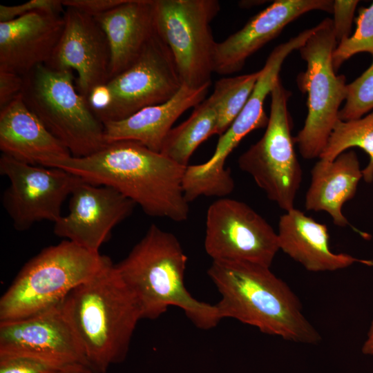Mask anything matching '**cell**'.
<instances>
[{
  "instance_id": "cell-18",
  "label": "cell",
  "mask_w": 373,
  "mask_h": 373,
  "mask_svg": "<svg viewBox=\"0 0 373 373\" xmlns=\"http://www.w3.org/2000/svg\"><path fill=\"white\" fill-rule=\"evenodd\" d=\"M0 149L18 161L46 167L72 156L28 108L21 93L0 109Z\"/></svg>"
},
{
  "instance_id": "cell-13",
  "label": "cell",
  "mask_w": 373,
  "mask_h": 373,
  "mask_svg": "<svg viewBox=\"0 0 373 373\" xmlns=\"http://www.w3.org/2000/svg\"><path fill=\"white\" fill-rule=\"evenodd\" d=\"M136 204L116 189L82 179L74 187L68 212L54 223L53 232L93 252L127 218Z\"/></svg>"
},
{
  "instance_id": "cell-35",
  "label": "cell",
  "mask_w": 373,
  "mask_h": 373,
  "mask_svg": "<svg viewBox=\"0 0 373 373\" xmlns=\"http://www.w3.org/2000/svg\"><path fill=\"white\" fill-rule=\"evenodd\" d=\"M58 373H93L87 366L83 365H70Z\"/></svg>"
},
{
  "instance_id": "cell-10",
  "label": "cell",
  "mask_w": 373,
  "mask_h": 373,
  "mask_svg": "<svg viewBox=\"0 0 373 373\" xmlns=\"http://www.w3.org/2000/svg\"><path fill=\"white\" fill-rule=\"evenodd\" d=\"M0 173L10 180L1 198L17 231L29 229L36 222H55L61 206L82 180L56 167L32 165L1 154Z\"/></svg>"
},
{
  "instance_id": "cell-11",
  "label": "cell",
  "mask_w": 373,
  "mask_h": 373,
  "mask_svg": "<svg viewBox=\"0 0 373 373\" xmlns=\"http://www.w3.org/2000/svg\"><path fill=\"white\" fill-rule=\"evenodd\" d=\"M204 249L213 260L270 267L280 250L277 232L246 203L220 198L208 208Z\"/></svg>"
},
{
  "instance_id": "cell-3",
  "label": "cell",
  "mask_w": 373,
  "mask_h": 373,
  "mask_svg": "<svg viewBox=\"0 0 373 373\" xmlns=\"http://www.w3.org/2000/svg\"><path fill=\"white\" fill-rule=\"evenodd\" d=\"M93 373L123 361L139 321L138 304L110 261L60 305Z\"/></svg>"
},
{
  "instance_id": "cell-14",
  "label": "cell",
  "mask_w": 373,
  "mask_h": 373,
  "mask_svg": "<svg viewBox=\"0 0 373 373\" xmlns=\"http://www.w3.org/2000/svg\"><path fill=\"white\" fill-rule=\"evenodd\" d=\"M63 15L62 35L45 65L57 70H75L77 90L87 99L95 86L109 81L108 42L93 17L70 7Z\"/></svg>"
},
{
  "instance_id": "cell-31",
  "label": "cell",
  "mask_w": 373,
  "mask_h": 373,
  "mask_svg": "<svg viewBox=\"0 0 373 373\" xmlns=\"http://www.w3.org/2000/svg\"><path fill=\"white\" fill-rule=\"evenodd\" d=\"M23 77L14 73L0 70V109L21 93Z\"/></svg>"
},
{
  "instance_id": "cell-15",
  "label": "cell",
  "mask_w": 373,
  "mask_h": 373,
  "mask_svg": "<svg viewBox=\"0 0 373 373\" xmlns=\"http://www.w3.org/2000/svg\"><path fill=\"white\" fill-rule=\"evenodd\" d=\"M2 354L34 356L63 366L88 367L60 305L26 318L0 322Z\"/></svg>"
},
{
  "instance_id": "cell-17",
  "label": "cell",
  "mask_w": 373,
  "mask_h": 373,
  "mask_svg": "<svg viewBox=\"0 0 373 373\" xmlns=\"http://www.w3.org/2000/svg\"><path fill=\"white\" fill-rule=\"evenodd\" d=\"M64 15L34 11L0 22V70L22 77L50 59L63 32Z\"/></svg>"
},
{
  "instance_id": "cell-4",
  "label": "cell",
  "mask_w": 373,
  "mask_h": 373,
  "mask_svg": "<svg viewBox=\"0 0 373 373\" xmlns=\"http://www.w3.org/2000/svg\"><path fill=\"white\" fill-rule=\"evenodd\" d=\"M186 262L176 236L152 224L127 256L114 265L136 300L142 319H157L169 307L175 306L197 327L212 329L222 320L218 310L186 289Z\"/></svg>"
},
{
  "instance_id": "cell-21",
  "label": "cell",
  "mask_w": 373,
  "mask_h": 373,
  "mask_svg": "<svg viewBox=\"0 0 373 373\" xmlns=\"http://www.w3.org/2000/svg\"><path fill=\"white\" fill-rule=\"evenodd\" d=\"M210 86L194 89L182 85L166 102L144 108L126 119L104 123L106 143L131 140L160 153L173 124L186 111L205 99Z\"/></svg>"
},
{
  "instance_id": "cell-34",
  "label": "cell",
  "mask_w": 373,
  "mask_h": 373,
  "mask_svg": "<svg viewBox=\"0 0 373 373\" xmlns=\"http://www.w3.org/2000/svg\"><path fill=\"white\" fill-rule=\"evenodd\" d=\"M362 352L365 355L373 356V319L368 330L367 338L362 346Z\"/></svg>"
},
{
  "instance_id": "cell-29",
  "label": "cell",
  "mask_w": 373,
  "mask_h": 373,
  "mask_svg": "<svg viewBox=\"0 0 373 373\" xmlns=\"http://www.w3.org/2000/svg\"><path fill=\"white\" fill-rule=\"evenodd\" d=\"M60 0H30L17 6L0 5V22H6L34 11L63 12Z\"/></svg>"
},
{
  "instance_id": "cell-32",
  "label": "cell",
  "mask_w": 373,
  "mask_h": 373,
  "mask_svg": "<svg viewBox=\"0 0 373 373\" xmlns=\"http://www.w3.org/2000/svg\"><path fill=\"white\" fill-rule=\"evenodd\" d=\"M125 0H62L63 6L76 8L92 17L106 12Z\"/></svg>"
},
{
  "instance_id": "cell-8",
  "label": "cell",
  "mask_w": 373,
  "mask_h": 373,
  "mask_svg": "<svg viewBox=\"0 0 373 373\" xmlns=\"http://www.w3.org/2000/svg\"><path fill=\"white\" fill-rule=\"evenodd\" d=\"M269 121L262 137L238 159L267 197L285 211L294 207L303 171L291 134L292 121L287 108L291 93L279 79L271 92Z\"/></svg>"
},
{
  "instance_id": "cell-24",
  "label": "cell",
  "mask_w": 373,
  "mask_h": 373,
  "mask_svg": "<svg viewBox=\"0 0 373 373\" xmlns=\"http://www.w3.org/2000/svg\"><path fill=\"white\" fill-rule=\"evenodd\" d=\"M358 147L369 156V162L362 169L363 179L373 182V111L361 118L339 120L318 159L331 162L350 148Z\"/></svg>"
},
{
  "instance_id": "cell-19",
  "label": "cell",
  "mask_w": 373,
  "mask_h": 373,
  "mask_svg": "<svg viewBox=\"0 0 373 373\" xmlns=\"http://www.w3.org/2000/svg\"><path fill=\"white\" fill-rule=\"evenodd\" d=\"M277 234L280 250L309 271H334L354 263L373 266L371 260L333 252L327 226L296 208L280 217Z\"/></svg>"
},
{
  "instance_id": "cell-23",
  "label": "cell",
  "mask_w": 373,
  "mask_h": 373,
  "mask_svg": "<svg viewBox=\"0 0 373 373\" xmlns=\"http://www.w3.org/2000/svg\"><path fill=\"white\" fill-rule=\"evenodd\" d=\"M217 115L209 97L196 106L187 119L172 128L160 153L177 164L187 166L196 149L216 135Z\"/></svg>"
},
{
  "instance_id": "cell-5",
  "label": "cell",
  "mask_w": 373,
  "mask_h": 373,
  "mask_svg": "<svg viewBox=\"0 0 373 373\" xmlns=\"http://www.w3.org/2000/svg\"><path fill=\"white\" fill-rule=\"evenodd\" d=\"M111 260L64 240L42 249L21 269L0 299V322L26 318L61 305Z\"/></svg>"
},
{
  "instance_id": "cell-6",
  "label": "cell",
  "mask_w": 373,
  "mask_h": 373,
  "mask_svg": "<svg viewBox=\"0 0 373 373\" xmlns=\"http://www.w3.org/2000/svg\"><path fill=\"white\" fill-rule=\"evenodd\" d=\"M73 70L41 64L23 76L22 98L28 108L70 152L81 157L107 144L103 124L73 84Z\"/></svg>"
},
{
  "instance_id": "cell-22",
  "label": "cell",
  "mask_w": 373,
  "mask_h": 373,
  "mask_svg": "<svg viewBox=\"0 0 373 373\" xmlns=\"http://www.w3.org/2000/svg\"><path fill=\"white\" fill-rule=\"evenodd\" d=\"M311 175L305 195V209L325 211L336 226L352 227L342 209L344 204L354 197L363 178L356 153L344 151L331 162L319 159L312 169Z\"/></svg>"
},
{
  "instance_id": "cell-25",
  "label": "cell",
  "mask_w": 373,
  "mask_h": 373,
  "mask_svg": "<svg viewBox=\"0 0 373 373\" xmlns=\"http://www.w3.org/2000/svg\"><path fill=\"white\" fill-rule=\"evenodd\" d=\"M260 70L250 74L224 77L216 82L209 97L217 115L216 135L220 136L230 126L251 94Z\"/></svg>"
},
{
  "instance_id": "cell-26",
  "label": "cell",
  "mask_w": 373,
  "mask_h": 373,
  "mask_svg": "<svg viewBox=\"0 0 373 373\" xmlns=\"http://www.w3.org/2000/svg\"><path fill=\"white\" fill-rule=\"evenodd\" d=\"M355 22L354 34L341 40L333 52L332 64L336 72L356 54L369 52L373 55V2L369 7L360 8Z\"/></svg>"
},
{
  "instance_id": "cell-27",
  "label": "cell",
  "mask_w": 373,
  "mask_h": 373,
  "mask_svg": "<svg viewBox=\"0 0 373 373\" xmlns=\"http://www.w3.org/2000/svg\"><path fill=\"white\" fill-rule=\"evenodd\" d=\"M372 110H373V60L365 72L347 84V95L345 104L338 112V119L341 121L359 119Z\"/></svg>"
},
{
  "instance_id": "cell-16",
  "label": "cell",
  "mask_w": 373,
  "mask_h": 373,
  "mask_svg": "<svg viewBox=\"0 0 373 373\" xmlns=\"http://www.w3.org/2000/svg\"><path fill=\"white\" fill-rule=\"evenodd\" d=\"M312 10L332 13L333 1H274L252 17L240 30L217 42L213 73L229 75L239 72L251 55L276 38L286 26Z\"/></svg>"
},
{
  "instance_id": "cell-33",
  "label": "cell",
  "mask_w": 373,
  "mask_h": 373,
  "mask_svg": "<svg viewBox=\"0 0 373 373\" xmlns=\"http://www.w3.org/2000/svg\"><path fill=\"white\" fill-rule=\"evenodd\" d=\"M87 102L95 115L105 109L111 102V93L106 84L95 86L90 91Z\"/></svg>"
},
{
  "instance_id": "cell-30",
  "label": "cell",
  "mask_w": 373,
  "mask_h": 373,
  "mask_svg": "<svg viewBox=\"0 0 373 373\" xmlns=\"http://www.w3.org/2000/svg\"><path fill=\"white\" fill-rule=\"evenodd\" d=\"M358 3L357 0L333 1V29L338 43L350 36L354 12Z\"/></svg>"
},
{
  "instance_id": "cell-7",
  "label": "cell",
  "mask_w": 373,
  "mask_h": 373,
  "mask_svg": "<svg viewBox=\"0 0 373 373\" xmlns=\"http://www.w3.org/2000/svg\"><path fill=\"white\" fill-rule=\"evenodd\" d=\"M337 44L332 19L325 18L314 26V32L298 49L307 68L298 75L296 82L307 95V114L294 141L306 160L319 158L340 120V106L346 98L345 77L337 75L332 64Z\"/></svg>"
},
{
  "instance_id": "cell-12",
  "label": "cell",
  "mask_w": 373,
  "mask_h": 373,
  "mask_svg": "<svg viewBox=\"0 0 373 373\" xmlns=\"http://www.w3.org/2000/svg\"><path fill=\"white\" fill-rule=\"evenodd\" d=\"M106 86L111 102L95 115L102 124L126 119L144 108L166 102L182 84L171 50L156 31L137 60Z\"/></svg>"
},
{
  "instance_id": "cell-2",
  "label": "cell",
  "mask_w": 373,
  "mask_h": 373,
  "mask_svg": "<svg viewBox=\"0 0 373 373\" xmlns=\"http://www.w3.org/2000/svg\"><path fill=\"white\" fill-rule=\"evenodd\" d=\"M207 273L221 296L216 304L221 319L233 318L264 334L296 343L321 341L297 296L270 267L244 261L213 260Z\"/></svg>"
},
{
  "instance_id": "cell-20",
  "label": "cell",
  "mask_w": 373,
  "mask_h": 373,
  "mask_svg": "<svg viewBox=\"0 0 373 373\" xmlns=\"http://www.w3.org/2000/svg\"><path fill=\"white\" fill-rule=\"evenodd\" d=\"M110 48L109 80L128 68L156 32L154 0H125L93 17Z\"/></svg>"
},
{
  "instance_id": "cell-28",
  "label": "cell",
  "mask_w": 373,
  "mask_h": 373,
  "mask_svg": "<svg viewBox=\"0 0 373 373\" xmlns=\"http://www.w3.org/2000/svg\"><path fill=\"white\" fill-rule=\"evenodd\" d=\"M68 366L30 356L0 354V373H58Z\"/></svg>"
},
{
  "instance_id": "cell-1",
  "label": "cell",
  "mask_w": 373,
  "mask_h": 373,
  "mask_svg": "<svg viewBox=\"0 0 373 373\" xmlns=\"http://www.w3.org/2000/svg\"><path fill=\"white\" fill-rule=\"evenodd\" d=\"M48 167L61 169L94 184L111 186L150 216L175 222L188 218L189 202L182 186L186 166L138 142L108 143L92 155L70 156Z\"/></svg>"
},
{
  "instance_id": "cell-9",
  "label": "cell",
  "mask_w": 373,
  "mask_h": 373,
  "mask_svg": "<svg viewBox=\"0 0 373 373\" xmlns=\"http://www.w3.org/2000/svg\"><path fill=\"white\" fill-rule=\"evenodd\" d=\"M220 10L217 0H154L155 28L169 48L182 85H211L215 41L211 23Z\"/></svg>"
}]
</instances>
